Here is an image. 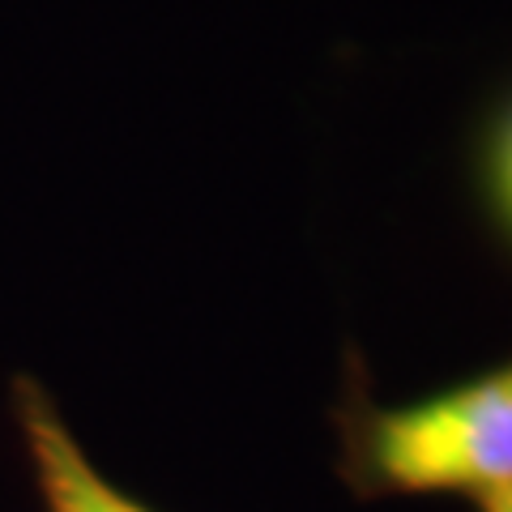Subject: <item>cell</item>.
<instances>
[{
  "instance_id": "obj_2",
  "label": "cell",
  "mask_w": 512,
  "mask_h": 512,
  "mask_svg": "<svg viewBox=\"0 0 512 512\" xmlns=\"http://www.w3.org/2000/svg\"><path fill=\"white\" fill-rule=\"evenodd\" d=\"M13 419L22 431V448L30 474H35L43 512H154L146 500L128 495L94 466L39 380H13Z\"/></svg>"
},
{
  "instance_id": "obj_4",
  "label": "cell",
  "mask_w": 512,
  "mask_h": 512,
  "mask_svg": "<svg viewBox=\"0 0 512 512\" xmlns=\"http://www.w3.org/2000/svg\"><path fill=\"white\" fill-rule=\"evenodd\" d=\"M478 512H512V491H504V495H491V500L478 504Z\"/></svg>"
},
{
  "instance_id": "obj_1",
  "label": "cell",
  "mask_w": 512,
  "mask_h": 512,
  "mask_svg": "<svg viewBox=\"0 0 512 512\" xmlns=\"http://www.w3.org/2000/svg\"><path fill=\"white\" fill-rule=\"evenodd\" d=\"M338 470L359 500L512 491V359L406 406L350 393L338 414Z\"/></svg>"
},
{
  "instance_id": "obj_3",
  "label": "cell",
  "mask_w": 512,
  "mask_h": 512,
  "mask_svg": "<svg viewBox=\"0 0 512 512\" xmlns=\"http://www.w3.org/2000/svg\"><path fill=\"white\" fill-rule=\"evenodd\" d=\"M487 188H491V205L500 222L512 231V111L504 116V124L495 128L491 150H487Z\"/></svg>"
}]
</instances>
